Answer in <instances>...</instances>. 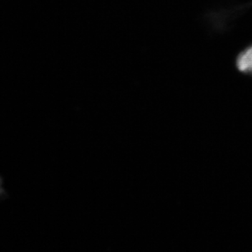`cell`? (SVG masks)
<instances>
[{"label":"cell","instance_id":"7a4b0ae2","mask_svg":"<svg viewBox=\"0 0 252 252\" xmlns=\"http://www.w3.org/2000/svg\"><path fill=\"white\" fill-rule=\"evenodd\" d=\"M6 190H5L4 187H3L2 180H1V177H0V201L6 198Z\"/></svg>","mask_w":252,"mask_h":252},{"label":"cell","instance_id":"6da1fadb","mask_svg":"<svg viewBox=\"0 0 252 252\" xmlns=\"http://www.w3.org/2000/svg\"><path fill=\"white\" fill-rule=\"evenodd\" d=\"M235 66L239 72L252 77V44L247 46L237 55Z\"/></svg>","mask_w":252,"mask_h":252}]
</instances>
